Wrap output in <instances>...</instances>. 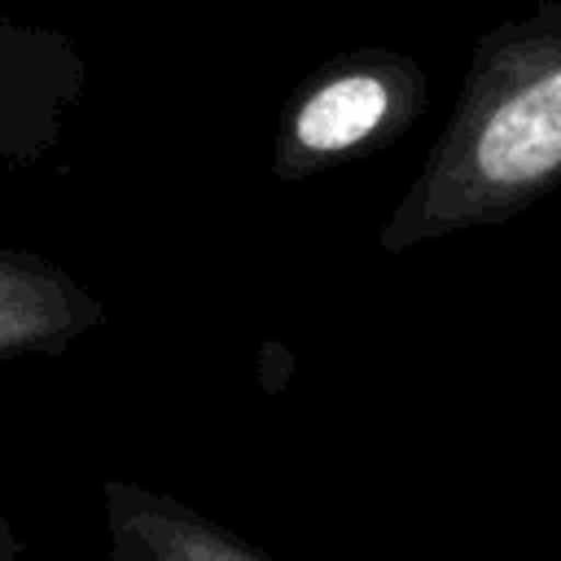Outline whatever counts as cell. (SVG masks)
<instances>
[{"label":"cell","instance_id":"6da1fadb","mask_svg":"<svg viewBox=\"0 0 561 561\" xmlns=\"http://www.w3.org/2000/svg\"><path fill=\"white\" fill-rule=\"evenodd\" d=\"M561 184V0L473 44L456 110L377 245L403 254L460 228L504 224Z\"/></svg>","mask_w":561,"mask_h":561},{"label":"cell","instance_id":"7a4b0ae2","mask_svg":"<svg viewBox=\"0 0 561 561\" xmlns=\"http://www.w3.org/2000/svg\"><path fill=\"white\" fill-rule=\"evenodd\" d=\"M430 79L412 53L351 48L320 61L285 101L272 136V175L311 180L337 162L394 145L425 110Z\"/></svg>","mask_w":561,"mask_h":561},{"label":"cell","instance_id":"3957f363","mask_svg":"<svg viewBox=\"0 0 561 561\" xmlns=\"http://www.w3.org/2000/svg\"><path fill=\"white\" fill-rule=\"evenodd\" d=\"M110 561H276L202 508L140 482H105Z\"/></svg>","mask_w":561,"mask_h":561},{"label":"cell","instance_id":"277c9868","mask_svg":"<svg viewBox=\"0 0 561 561\" xmlns=\"http://www.w3.org/2000/svg\"><path fill=\"white\" fill-rule=\"evenodd\" d=\"M105 324V307L61 263L0 245V359L57 355Z\"/></svg>","mask_w":561,"mask_h":561},{"label":"cell","instance_id":"5b68a950","mask_svg":"<svg viewBox=\"0 0 561 561\" xmlns=\"http://www.w3.org/2000/svg\"><path fill=\"white\" fill-rule=\"evenodd\" d=\"M22 552H26V543L18 539V530L9 526V517L0 513V561H22Z\"/></svg>","mask_w":561,"mask_h":561}]
</instances>
